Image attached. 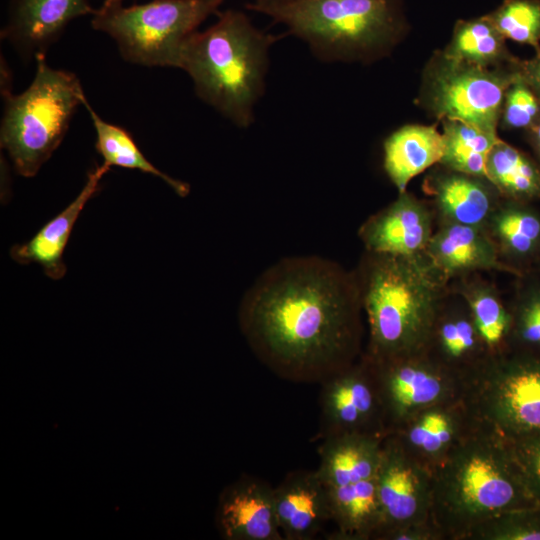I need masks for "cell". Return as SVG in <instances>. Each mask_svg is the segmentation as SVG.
Returning <instances> with one entry per match:
<instances>
[{"label":"cell","instance_id":"32","mask_svg":"<svg viewBox=\"0 0 540 540\" xmlns=\"http://www.w3.org/2000/svg\"><path fill=\"white\" fill-rule=\"evenodd\" d=\"M487 16L505 39L540 50V0H505Z\"/></svg>","mask_w":540,"mask_h":540},{"label":"cell","instance_id":"16","mask_svg":"<svg viewBox=\"0 0 540 540\" xmlns=\"http://www.w3.org/2000/svg\"><path fill=\"white\" fill-rule=\"evenodd\" d=\"M87 0H12L1 38L25 58L45 54L74 19L95 15Z\"/></svg>","mask_w":540,"mask_h":540},{"label":"cell","instance_id":"15","mask_svg":"<svg viewBox=\"0 0 540 540\" xmlns=\"http://www.w3.org/2000/svg\"><path fill=\"white\" fill-rule=\"evenodd\" d=\"M215 525L225 540H284L275 511L274 488L242 476L219 495Z\"/></svg>","mask_w":540,"mask_h":540},{"label":"cell","instance_id":"29","mask_svg":"<svg viewBox=\"0 0 540 540\" xmlns=\"http://www.w3.org/2000/svg\"><path fill=\"white\" fill-rule=\"evenodd\" d=\"M513 278L509 350L540 355V270Z\"/></svg>","mask_w":540,"mask_h":540},{"label":"cell","instance_id":"9","mask_svg":"<svg viewBox=\"0 0 540 540\" xmlns=\"http://www.w3.org/2000/svg\"><path fill=\"white\" fill-rule=\"evenodd\" d=\"M370 362L378 382L387 435L430 407L461 399L463 381L423 352Z\"/></svg>","mask_w":540,"mask_h":540},{"label":"cell","instance_id":"7","mask_svg":"<svg viewBox=\"0 0 540 540\" xmlns=\"http://www.w3.org/2000/svg\"><path fill=\"white\" fill-rule=\"evenodd\" d=\"M460 400L474 426L510 444L540 437V355H491L464 380Z\"/></svg>","mask_w":540,"mask_h":540},{"label":"cell","instance_id":"18","mask_svg":"<svg viewBox=\"0 0 540 540\" xmlns=\"http://www.w3.org/2000/svg\"><path fill=\"white\" fill-rule=\"evenodd\" d=\"M423 188L431 198L430 205L436 224L484 227L501 199L488 179L457 172L442 165L430 173Z\"/></svg>","mask_w":540,"mask_h":540},{"label":"cell","instance_id":"39","mask_svg":"<svg viewBox=\"0 0 540 540\" xmlns=\"http://www.w3.org/2000/svg\"><path fill=\"white\" fill-rule=\"evenodd\" d=\"M124 0H104L100 11H107L122 6Z\"/></svg>","mask_w":540,"mask_h":540},{"label":"cell","instance_id":"24","mask_svg":"<svg viewBox=\"0 0 540 540\" xmlns=\"http://www.w3.org/2000/svg\"><path fill=\"white\" fill-rule=\"evenodd\" d=\"M383 150L384 170L401 193L415 176L440 164L444 139L436 126L407 125L385 140Z\"/></svg>","mask_w":540,"mask_h":540},{"label":"cell","instance_id":"30","mask_svg":"<svg viewBox=\"0 0 540 540\" xmlns=\"http://www.w3.org/2000/svg\"><path fill=\"white\" fill-rule=\"evenodd\" d=\"M444 154L440 164L464 174L486 178V163L500 139L462 121L443 119ZM487 179V178H486Z\"/></svg>","mask_w":540,"mask_h":540},{"label":"cell","instance_id":"2","mask_svg":"<svg viewBox=\"0 0 540 540\" xmlns=\"http://www.w3.org/2000/svg\"><path fill=\"white\" fill-rule=\"evenodd\" d=\"M354 271L367 342L362 355L378 362L422 353L449 281L426 253L364 251Z\"/></svg>","mask_w":540,"mask_h":540},{"label":"cell","instance_id":"41","mask_svg":"<svg viewBox=\"0 0 540 540\" xmlns=\"http://www.w3.org/2000/svg\"><path fill=\"white\" fill-rule=\"evenodd\" d=\"M540 270V269H539Z\"/></svg>","mask_w":540,"mask_h":540},{"label":"cell","instance_id":"25","mask_svg":"<svg viewBox=\"0 0 540 540\" xmlns=\"http://www.w3.org/2000/svg\"><path fill=\"white\" fill-rule=\"evenodd\" d=\"M449 285L466 302L490 354L509 351L511 315L508 302L498 287L483 272L458 277Z\"/></svg>","mask_w":540,"mask_h":540},{"label":"cell","instance_id":"37","mask_svg":"<svg viewBox=\"0 0 540 540\" xmlns=\"http://www.w3.org/2000/svg\"><path fill=\"white\" fill-rule=\"evenodd\" d=\"M517 70L540 101V50L532 59L517 62Z\"/></svg>","mask_w":540,"mask_h":540},{"label":"cell","instance_id":"17","mask_svg":"<svg viewBox=\"0 0 540 540\" xmlns=\"http://www.w3.org/2000/svg\"><path fill=\"white\" fill-rule=\"evenodd\" d=\"M472 426L459 400L430 407L389 435L411 458L433 473Z\"/></svg>","mask_w":540,"mask_h":540},{"label":"cell","instance_id":"11","mask_svg":"<svg viewBox=\"0 0 540 540\" xmlns=\"http://www.w3.org/2000/svg\"><path fill=\"white\" fill-rule=\"evenodd\" d=\"M321 383L317 439L353 433L387 436L378 382L368 359L361 355Z\"/></svg>","mask_w":540,"mask_h":540},{"label":"cell","instance_id":"19","mask_svg":"<svg viewBox=\"0 0 540 540\" xmlns=\"http://www.w3.org/2000/svg\"><path fill=\"white\" fill-rule=\"evenodd\" d=\"M274 499L284 540H312L332 522L330 491L316 470L288 473L274 488Z\"/></svg>","mask_w":540,"mask_h":540},{"label":"cell","instance_id":"12","mask_svg":"<svg viewBox=\"0 0 540 540\" xmlns=\"http://www.w3.org/2000/svg\"><path fill=\"white\" fill-rule=\"evenodd\" d=\"M381 527L386 531L430 520L432 472L411 458L387 435L376 474Z\"/></svg>","mask_w":540,"mask_h":540},{"label":"cell","instance_id":"4","mask_svg":"<svg viewBox=\"0 0 540 540\" xmlns=\"http://www.w3.org/2000/svg\"><path fill=\"white\" fill-rule=\"evenodd\" d=\"M277 40L255 27L245 13L226 10L205 31L189 36L179 68L191 77L203 102L236 126L247 128L264 93L269 51Z\"/></svg>","mask_w":540,"mask_h":540},{"label":"cell","instance_id":"34","mask_svg":"<svg viewBox=\"0 0 540 540\" xmlns=\"http://www.w3.org/2000/svg\"><path fill=\"white\" fill-rule=\"evenodd\" d=\"M501 115L510 129H531L540 121V101L518 70L505 92Z\"/></svg>","mask_w":540,"mask_h":540},{"label":"cell","instance_id":"35","mask_svg":"<svg viewBox=\"0 0 540 540\" xmlns=\"http://www.w3.org/2000/svg\"><path fill=\"white\" fill-rule=\"evenodd\" d=\"M527 487L540 506V437L512 444Z\"/></svg>","mask_w":540,"mask_h":540},{"label":"cell","instance_id":"40","mask_svg":"<svg viewBox=\"0 0 540 540\" xmlns=\"http://www.w3.org/2000/svg\"><path fill=\"white\" fill-rule=\"evenodd\" d=\"M264 1H274V0H264Z\"/></svg>","mask_w":540,"mask_h":540},{"label":"cell","instance_id":"8","mask_svg":"<svg viewBox=\"0 0 540 540\" xmlns=\"http://www.w3.org/2000/svg\"><path fill=\"white\" fill-rule=\"evenodd\" d=\"M223 0H152L93 15V29L113 38L122 57L147 67L179 68L185 41Z\"/></svg>","mask_w":540,"mask_h":540},{"label":"cell","instance_id":"22","mask_svg":"<svg viewBox=\"0 0 540 540\" xmlns=\"http://www.w3.org/2000/svg\"><path fill=\"white\" fill-rule=\"evenodd\" d=\"M110 170L106 164L97 165L88 173L78 196L58 215L48 221L28 242L15 245L10 255L19 264L37 263L53 280L66 273L63 253L73 226L86 203L98 192L103 176Z\"/></svg>","mask_w":540,"mask_h":540},{"label":"cell","instance_id":"10","mask_svg":"<svg viewBox=\"0 0 540 540\" xmlns=\"http://www.w3.org/2000/svg\"><path fill=\"white\" fill-rule=\"evenodd\" d=\"M516 71H494L443 56L431 72V107L442 120L462 121L497 134L505 92Z\"/></svg>","mask_w":540,"mask_h":540},{"label":"cell","instance_id":"33","mask_svg":"<svg viewBox=\"0 0 540 540\" xmlns=\"http://www.w3.org/2000/svg\"><path fill=\"white\" fill-rule=\"evenodd\" d=\"M467 540H540V506L493 517L474 529Z\"/></svg>","mask_w":540,"mask_h":540},{"label":"cell","instance_id":"20","mask_svg":"<svg viewBox=\"0 0 540 540\" xmlns=\"http://www.w3.org/2000/svg\"><path fill=\"white\" fill-rule=\"evenodd\" d=\"M426 255L450 282L476 272H501L514 277L502 262L484 227L439 223L425 250Z\"/></svg>","mask_w":540,"mask_h":540},{"label":"cell","instance_id":"31","mask_svg":"<svg viewBox=\"0 0 540 540\" xmlns=\"http://www.w3.org/2000/svg\"><path fill=\"white\" fill-rule=\"evenodd\" d=\"M504 40L487 15L459 21L443 56L456 62L490 68L510 59Z\"/></svg>","mask_w":540,"mask_h":540},{"label":"cell","instance_id":"5","mask_svg":"<svg viewBox=\"0 0 540 540\" xmlns=\"http://www.w3.org/2000/svg\"><path fill=\"white\" fill-rule=\"evenodd\" d=\"M246 8L284 25L325 62L378 53L401 23L395 0H254Z\"/></svg>","mask_w":540,"mask_h":540},{"label":"cell","instance_id":"13","mask_svg":"<svg viewBox=\"0 0 540 540\" xmlns=\"http://www.w3.org/2000/svg\"><path fill=\"white\" fill-rule=\"evenodd\" d=\"M436 228L430 203L404 191L358 229L365 251L414 256L424 253Z\"/></svg>","mask_w":540,"mask_h":540},{"label":"cell","instance_id":"28","mask_svg":"<svg viewBox=\"0 0 540 540\" xmlns=\"http://www.w3.org/2000/svg\"><path fill=\"white\" fill-rule=\"evenodd\" d=\"M83 105L89 113L96 131V150L102 156L107 166H118L127 169L139 170L144 173L161 178L176 194L181 197L188 195L190 187L187 183L179 181L160 171L141 152L131 134L124 128L102 119L87 101Z\"/></svg>","mask_w":540,"mask_h":540},{"label":"cell","instance_id":"6","mask_svg":"<svg viewBox=\"0 0 540 540\" xmlns=\"http://www.w3.org/2000/svg\"><path fill=\"white\" fill-rule=\"evenodd\" d=\"M36 72L20 94L4 93L0 145L17 174L35 176L65 137L73 114L85 97L78 77L35 57Z\"/></svg>","mask_w":540,"mask_h":540},{"label":"cell","instance_id":"26","mask_svg":"<svg viewBox=\"0 0 540 540\" xmlns=\"http://www.w3.org/2000/svg\"><path fill=\"white\" fill-rule=\"evenodd\" d=\"M329 488V487H328ZM332 522L330 540H375L381 527L376 476L329 488Z\"/></svg>","mask_w":540,"mask_h":540},{"label":"cell","instance_id":"21","mask_svg":"<svg viewBox=\"0 0 540 540\" xmlns=\"http://www.w3.org/2000/svg\"><path fill=\"white\" fill-rule=\"evenodd\" d=\"M484 229L514 277L540 269V210L533 203L501 197Z\"/></svg>","mask_w":540,"mask_h":540},{"label":"cell","instance_id":"27","mask_svg":"<svg viewBox=\"0 0 540 540\" xmlns=\"http://www.w3.org/2000/svg\"><path fill=\"white\" fill-rule=\"evenodd\" d=\"M486 178L503 198L529 203L540 200V165L501 139L488 155Z\"/></svg>","mask_w":540,"mask_h":540},{"label":"cell","instance_id":"1","mask_svg":"<svg viewBox=\"0 0 540 540\" xmlns=\"http://www.w3.org/2000/svg\"><path fill=\"white\" fill-rule=\"evenodd\" d=\"M363 310L354 271L316 257H289L244 295L240 328L256 356L295 382H322L363 353Z\"/></svg>","mask_w":540,"mask_h":540},{"label":"cell","instance_id":"38","mask_svg":"<svg viewBox=\"0 0 540 540\" xmlns=\"http://www.w3.org/2000/svg\"><path fill=\"white\" fill-rule=\"evenodd\" d=\"M530 130L531 142L535 152L540 157V121L535 124Z\"/></svg>","mask_w":540,"mask_h":540},{"label":"cell","instance_id":"3","mask_svg":"<svg viewBox=\"0 0 540 540\" xmlns=\"http://www.w3.org/2000/svg\"><path fill=\"white\" fill-rule=\"evenodd\" d=\"M535 505L512 444L474 425L432 473L430 520L444 540H467L489 519Z\"/></svg>","mask_w":540,"mask_h":540},{"label":"cell","instance_id":"14","mask_svg":"<svg viewBox=\"0 0 540 540\" xmlns=\"http://www.w3.org/2000/svg\"><path fill=\"white\" fill-rule=\"evenodd\" d=\"M423 353L463 382L491 356L466 302L451 289L436 314Z\"/></svg>","mask_w":540,"mask_h":540},{"label":"cell","instance_id":"36","mask_svg":"<svg viewBox=\"0 0 540 540\" xmlns=\"http://www.w3.org/2000/svg\"><path fill=\"white\" fill-rule=\"evenodd\" d=\"M378 540H444L431 520L384 532Z\"/></svg>","mask_w":540,"mask_h":540},{"label":"cell","instance_id":"23","mask_svg":"<svg viewBox=\"0 0 540 540\" xmlns=\"http://www.w3.org/2000/svg\"><path fill=\"white\" fill-rule=\"evenodd\" d=\"M386 436L341 434L321 440L319 477L329 488L375 477Z\"/></svg>","mask_w":540,"mask_h":540}]
</instances>
